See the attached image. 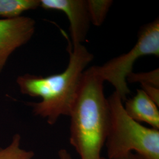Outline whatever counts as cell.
<instances>
[{
  "instance_id": "1",
  "label": "cell",
  "mask_w": 159,
  "mask_h": 159,
  "mask_svg": "<svg viewBox=\"0 0 159 159\" xmlns=\"http://www.w3.org/2000/svg\"><path fill=\"white\" fill-rule=\"evenodd\" d=\"M104 81L96 66L85 70L70 110V143L80 159H101L109 124Z\"/></svg>"
},
{
  "instance_id": "2",
  "label": "cell",
  "mask_w": 159,
  "mask_h": 159,
  "mask_svg": "<svg viewBox=\"0 0 159 159\" xmlns=\"http://www.w3.org/2000/svg\"><path fill=\"white\" fill-rule=\"evenodd\" d=\"M93 56L83 44L73 46L68 66L58 74L47 77L26 74L17 83L23 94L40 97V102H29L34 115L53 125L62 116H69L85 68Z\"/></svg>"
},
{
  "instance_id": "3",
  "label": "cell",
  "mask_w": 159,
  "mask_h": 159,
  "mask_svg": "<svg viewBox=\"0 0 159 159\" xmlns=\"http://www.w3.org/2000/svg\"><path fill=\"white\" fill-rule=\"evenodd\" d=\"M108 132L104 146L107 158L135 153L143 159H159V130L148 128L126 113L124 102L115 91L107 98Z\"/></svg>"
},
{
  "instance_id": "4",
  "label": "cell",
  "mask_w": 159,
  "mask_h": 159,
  "mask_svg": "<svg viewBox=\"0 0 159 159\" xmlns=\"http://www.w3.org/2000/svg\"><path fill=\"white\" fill-rule=\"evenodd\" d=\"M152 55L159 56V18L143 26L138 33L136 44L127 53L108 60L101 66H96L98 74L104 81L113 85L125 102L130 90L127 82L133 72L134 63L140 57Z\"/></svg>"
},
{
  "instance_id": "5",
  "label": "cell",
  "mask_w": 159,
  "mask_h": 159,
  "mask_svg": "<svg viewBox=\"0 0 159 159\" xmlns=\"http://www.w3.org/2000/svg\"><path fill=\"white\" fill-rule=\"evenodd\" d=\"M35 29V21L30 17L0 19V73L12 53L32 38Z\"/></svg>"
},
{
  "instance_id": "6",
  "label": "cell",
  "mask_w": 159,
  "mask_h": 159,
  "mask_svg": "<svg viewBox=\"0 0 159 159\" xmlns=\"http://www.w3.org/2000/svg\"><path fill=\"white\" fill-rule=\"evenodd\" d=\"M40 7L46 10L62 11L70 22L73 46L82 44L90 28V19L85 0H40Z\"/></svg>"
},
{
  "instance_id": "7",
  "label": "cell",
  "mask_w": 159,
  "mask_h": 159,
  "mask_svg": "<svg viewBox=\"0 0 159 159\" xmlns=\"http://www.w3.org/2000/svg\"><path fill=\"white\" fill-rule=\"evenodd\" d=\"M124 108L132 119L159 130V106L142 89L137 90L134 96L125 100Z\"/></svg>"
},
{
  "instance_id": "8",
  "label": "cell",
  "mask_w": 159,
  "mask_h": 159,
  "mask_svg": "<svg viewBox=\"0 0 159 159\" xmlns=\"http://www.w3.org/2000/svg\"><path fill=\"white\" fill-rule=\"evenodd\" d=\"M40 7V0H0V17L11 19Z\"/></svg>"
},
{
  "instance_id": "9",
  "label": "cell",
  "mask_w": 159,
  "mask_h": 159,
  "mask_svg": "<svg viewBox=\"0 0 159 159\" xmlns=\"http://www.w3.org/2000/svg\"><path fill=\"white\" fill-rule=\"evenodd\" d=\"M21 142L20 134H14L7 146L0 147V159H34V152L21 148Z\"/></svg>"
},
{
  "instance_id": "10",
  "label": "cell",
  "mask_w": 159,
  "mask_h": 159,
  "mask_svg": "<svg viewBox=\"0 0 159 159\" xmlns=\"http://www.w3.org/2000/svg\"><path fill=\"white\" fill-rule=\"evenodd\" d=\"M113 2L111 0H87L91 23L96 26H101L105 21Z\"/></svg>"
},
{
  "instance_id": "11",
  "label": "cell",
  "mask_w": 159,
  "mask_h": 159,
  "mask_svg": "<svg viewBox=\"0 0 159 159\" xmlns=\"http://www.w3.org/2000/svg\"><path fill=\"white\" fill-rule=\"evenodd\" d=\"M127 82L139 83L140 84H148L159 87V70L155 69L148 73H131L127 78Z\"/></svg>"
},
{
  "instance_id": "12",
  "label": "cell",
  "mask_w": 159,
  "mask_h": 159,
  "mask_svg": "<svg viewBox=\"0 0 159 159\" xmlns=\"http://www.w3.org/2000/svg\"><path fill=\"white\" fill-rule=\"evenodd\" d=\"M142 90L159 106V87L148 84H141Z\"/></svg>"
},
{
  "instance_id": "13",
  "label": "cell",
  "mask_w": 159,
  "mask_h": 159,
  "mask_svg": "<svg viewBox=\"0 0 159 159\" xmlns=\"http://www.w3.org/2000/svg\"><path fill=\"white\" fill-rule=\"evenodd\" d=\"M101 159H143L142 157L138 155L137 154L135 153H130L125 154L124 156H121L120 157H114V158H111V159H108V158H106V157H102Z\"/></svg>"
},
{
  "instance_id": "14",
  "label": "cell",
  "mask_w": 159,
  "mask_h": 159,
  "mask_svg": "<svg viewBox=\"0 0 159 159\" xmlns=\"http://www.w3.org/2000/svg\"><path fill=\"white\" fill-rule=\"evenodd\" d=\"M58 159H73V158L66 149L62 148L58 152Z\"/></svg>"
}]
</instances>
